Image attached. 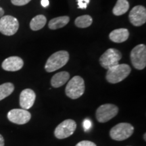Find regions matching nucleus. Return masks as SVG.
I'll list each match as a JSON object with an SVG mask.
<instances>
[{
    "mask_svg": "<svg viewBox=\"0 0 146 146\" xmlns=\"http://www.w3.org/2000/svg\"><path fill=\"white\" fill-rule=\"evenodd\" d=\"M91 123L89 120L86 119L83 122V127L85 131L89 130V129L91 128Z\"/></svg>",
    "mask_w": 146,
    "mask_h": 146,
    "instance_id": "obj_24",
    "label": "nucleus"
},
{
    "mask_svg": "<svg viewBox=\"0 0 146 146\" xmlns=\"http://www.w3.org/2000/svg\"><path fill=\"white\" fill-rule=\"evenodd\" d=\"M93 23V18L89 15H83L76 18L74 23L78 28H87Z\"/></svg>",
    "mask_w": 146,
    "mask_h": 146,
    "instance_id": "obj_19",
    "label": "nucleus"
},
{
    "mask_svg": "<svg viewBox=\"0 0 146 146\" xmlns=\"http://www.w3.org/2000/svg\"><path fill=\"white\" fill-rule=\"evenodd\" d=\"M69 21H70V18L66 16L53 18L48 24L49 28L52 30L62 28L69 23Z\"/></svg>",
    "mask_w": 146,
    "mask_h": 146,
    "instance_id": "obj_16",
    "label": "nucleus"
},
{
    "mask_svg": "<svg viewBox=\"0 0 146 146\" xmlns=\"http://www.w3.org/2000/svg\"><path fill=\"white\" fill-rule=\"evenodd\" d=\"M31 0H11V2L13 5H18V6H22V5H27Z\"/></svg>",
    "mask_w": 146,
    "mask_h": 146,
    "instance_id": "obj_21",
    "label": "nucleus"
},
{
    "mask_svg": "<svg viewBox=\"0 0 146 146\" xmlns=\"http://www.w3.org/2000/svg\"><path fill=\"white\" fill-rule=\"evenodd\" d=\"M122 59V54L116 49L110 48L102 55L100 58V65L104 68L108 70L118 64V62Z\"/></svg>",
    "mask_w": 146,
    "mask_h": 146,
    "instance_id": "obj_5",
    "label": "nucleus"
},
{
    "mask_svg": "<svg viewBox=\"0 0 146 146\" xmlns=\"http://www.w3.org/2000/svg\"><path fill=\"white\" fill-rule=\"evenodd\" d=\"M36 99V94L33 90L26 89L21 93L20 95V106L24 110L30 109L33 106Z\"/></svg>",
    "mask_w": 146,
    "mask_h": 146,
    "instance_id": "obj_12",
    "label": "nucleus"
},
{
    "mask_svg": "<svg viewBox=\"0 0 146 146\" xmlns=\"http://www.w3.org/2000/svg\"><path fill=\"white\" fill-rule=\"evenodd\" d=\"M69 54L66 51H59L53 54L48 58L45 66V69L47 72H52L59 70L68 63Z\"/></svg>",
    "mask_w": 146,
    "mask_h": 146,
    "instance_id": "obj_1",
    "label": "nucleus"
},
{
    "mask_svg": "<svg viewBox=\"0 0 146 146\" xmlns=\"http://www.w3.org/2000/svg\"><path fill=\"white\" fill-rule=\"evenodd\" d=\"M129 32L127 29H118L112 31L109 35L110 39L114 43H123L129 38Z\"/></svg>",
    "mask_w": 146,
    "mask_h": 146,
    "instance_id": "obj_14",
    "label": "nucleus"
},
{
    "mask_svg": "<svg viewBox=\"0 0 146 146\" xmlns=\"http://www.w3.org/2000/svg\"><path fill=\"white\" fill-rule=\"evenodd\" d=\"M129 21L135 27H140L146 22V9L142 5H136L129 13Z\"/></svg>",
    "mask_w": 146,
    "mask_h": 146,
    "instance_id": "obj_11",
    "label": "nucleus"
},
{
    "mask_svg": "<svg viewBox=\"0 0 146 146\" xmlns=\"http://www.w3.org/2000/svg\"><path fill=\"white\" fill-rule=\"evenodd\" d=\"M70 78V74L68 72L62 71L58 72L54 74L51 79V85L54 88H58L63 86L66 83H67Z\"/></svg>",
    "mask_w": 146,
    "mask_h": 146,
    "instance_id": "obj_15",
    "label": "nucleus"
},
{
    "mask_svg": "<svg viewBox=\"0 0 146 146\" xmlns=\"http://www.w3.org/2000/svg\"><path fill=\"white\" fill-rule=\"evenodd\" d=\"M78 8L86 9L87 5L90 2V0H77Z\"/></svg>",
    "mask_w": 146,
    "mask_h": 146,
    "instance_id": "obj_22",
    "label": "nucleus"
},
{
    "mask_svg": "<svg viewBox=\"0 0 146 146\" xmlns=\"http://www.w3.org/2000/svg\"><path fill=\"white\" fill-rule=\"evenodd\" d=\"M131 63L135 68L143 70L146 66V46L143 44L137 45L131 52Z\"/></svg>",
    "mask_w": 146,
    "mask_h": 146,
    "instance_id": "obj_6",
    "label": "nucleus"
},
{
    "mask_svg": "<svg viewBox=\"0 0 146 146\" xmlns=\"http://www.w3.org/2000/svg\"><path fill=\"white\" fill-rule=\"evenodd\" d=\"M4 139H3V136L0 134V146H4Z\"/></svg>",
    "mask_w": 146,
    "mask_h": 146,
    "instance_id": "obj_26",
    "label": "nucleus"
},
{
    "mask_svg": "<svg viewBox=\"0 0 146 146\" xmlns=\"http://www.w3.org/2000/svg\"><path fill=\"white\" fill-rule=\"evenodd\" d=\"M131 71V68L129 65L126 64H118L108 70L106 78L110 83L116 84L125 79L129 75Z\"/></svg>",
    "mask_w": 146,
    "mask_h": 146,
    "instance_id": "obj_2",
    "label": "nucleus"
},
{
    "mask_svg": "<svg viewBox=\"0 0 146 146\" xmlns=\"http://www.w3.org/2000/svg\"><path fill=\"white\" fill-rule=\"evenodd\" d=\"M8 120L16 125H25L30 121L31 118V114L24 109L11 110L8 113Z\"/></svg>",
    "mask_w": 146,
    "mask_h": 146,
    "instance_id": "obj_10",
    "label": "nucleus"
},
{
    "mask_svg": "<svg viewBox=\"0 0 146 146\" xmlns=\"http://www.w3.org/2000/svg\"><path fill=\"white\" fill-rule=\"evenodd\" d=\"M118 112V108L112 104H106L98 108L96 116L99 123H104L109 121L116 116Z\"/></svg>",
    "mask_w": 146,
    "mask_h": 146,
    "instance_id": "obj_7",
    "label": "nucleus"
},
{
    "mask_svg": "<svg viewBox=\"0 0 146 146\" xmlns=\"http://www.w3.org/2000/svg\"><path fill=\"white\" fill-rule=\"evenodd\" d=\"M47 22V18L43 15H37L31 20L30 27L33 31H39L45 27Z\"/></svg>",
    "mask_w": 146,
    "mask_h": 146,
    "instance_id": "obj_18",
    "label": "nucleus"
},
{
    "mask_svg": "<svg viewBox=\"0 0 146 146\" xmlns=\"http://www.w3.org/2000/svg\"><path fill=\"white\" fill-rule=\"evenodd\" d=\"M75 146H97L96 144L94 143V142L90 141H81L76 144Z\"/></svg>",
    "mask_w": 146,
    "mask_h": 146,
    "instance_id": "obj_23",
    "label": "nucleus"
},
{
    "mask_svg": "<svg viewBox=\"0 0 146 146\" xmlns=\"http://www.w3.org/2000/svg\"><path fill=\"white\" fill-rule=\"evenodd\" d=\"M129 3L127 0H118L113 8V14L115 16H121L129 10Z\"/></svg>",
    "mask_w": 146,
    "mask_h": 146,
    "instance_id": "obj_17",
    "label": "nucleus"
},
{
    "mask_svg": "<svg viewBox=\"0 0 146 146\" xmlns=\"http://www.w3.org/2000/svg\"><path fill=\"white\" fill-rule=\"evenodd\" d=\"M3 14H4V10H3L2 8H1V7H0V18L2 17V16H3Z\"/></svg>",
    "mask_w": 146,
    "mask_h": 146,
    "instance_id": "obj_27",
    "label": "nucleus"
},
{
    "mask_svg": "<svg viewBox=\"0 0 146 146\" xmlns=\"http://www.w3.org/2000/svg\"><path fill=\"white\" fill-rule=\"evenodd\" d=\"M41 3L42 6L44 7V8H46L50 4V1H49V0H41Z\"/></svg>",
    "mask_w": 146,
    "mask_h": 146,
    "instance_id": "obj_25",
    "label": "nucleus"
},
{
    "mask_svg": "<svg viewBox=\"0 0 146 146\" xmlns=\"http://www.w3.org/2000/svg\"><path fill=\"white\" fill-rule=\"evenodd\" d=\"M85 82L80 76H74L68 81L65 89L66 95L70 99L76 100L83 96L85 92Z\"/></svg>",
    "mask_w": 146,
    "mask_h": 146,
    "instance_id": "obj_3",
    "label": "nucleus"
},
{
    "mask_svg": "<svg viewBox=\"0 0 146 146\" xmlns=\"http://www.w3.org/2000/svg\"><path fill=\"white\" fill-rule=\"evenodd\" d=\"M76 129V122L72 119H66L57 126L54 131V135L59 139H63L72 135Z\"/></svg>",
    "mask_w": 146,
    "mask_h": 146,
    "instance_id": "obj_9",
    "label": "nucleus"
},
{
    "mask_svg": "<svg viewBox=\"0 0 146 146\" xmlns=\"http://www.w3.org/2000/svg\"><path fill=\"white\" fill-rule=\"evenodd\" d=\"M134 132V127L127 123H118L113 127L110 131V136L113 140L118 141L127 139Z\"/></svg>",
    "mask_w": 146,
    "mask_h": 146,
    "instance_id": "obj_4",
    "label": "nucleus"
},
{
    "mask_svg": "<svg viewBox=\"0 0 146 146\" xmlns=\"http://www.w3.org/2000/svg\"><path fill=\"white\" fill-rule=\"evenodd\" d=\"M14 90V85L12 83H5L0 85V101L8 97Z\"/></svg>",
    "mask_w": 146,
    "mask_h": 146,
    "instance_id": "obj_20",
    "label": "nucleus"
},
{
    "mask_svg": "<svg viewBox=\"0 0 146 146\" xmlns=\"http://www.w3.org/2000/svg\"><path fill=\"white\" fill-rule=\"evenodd\" d=\"M23 65L24 62L22 58L18 56H11L4 60L1 67L4 70L15 72L21 70L23 67Z\"/></svg>",
    "mask_w": 146,
    "mask_h": 146,
    "instance_id": "obj_13",
    "label": "nucleus"
},
{
    "mask_svg": "<svg viewBox=\"0 0 146 146\" xmlns=\"http://www.w3.org/2000/svg\"><path fill=\"white\" fill-rule=\"evenodd\" d=\"M19 23L15 17L12 16H3L0 18V33L4 35H13L18 31Z\"/></svg>",
    "mask_w": 146,
    "mask_h": 146,
    "instance_id": "obj_8",
    "label": "nucleus"
},
{
    "mask_svg": "<svg viewBox=\"0 0 146 146\" xmlns=\"http://www.w3.org/2000/svg\"><path fill=\"white\" fill-rule=\"evenodd\" d=\"M145 135H146V134H145H145H144V136H143V137H144V140H145H145H146V138H145Z\"/></svg>",
    "mask_w": 146,
    "mask_h": 146,
    "instance_id": "obj_28",
    "label": "nucleus"
}]
</instances>
